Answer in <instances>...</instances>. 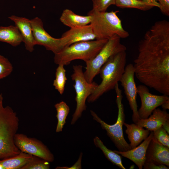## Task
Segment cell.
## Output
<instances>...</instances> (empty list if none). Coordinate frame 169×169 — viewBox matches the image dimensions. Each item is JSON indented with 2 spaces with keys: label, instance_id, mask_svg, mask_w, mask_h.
Masks as SVG:
<instances>
[{
  "label": "cell",
  "instance_id": "cell-26",
  "mask_svg": "<svg viewBox=\"0 0 169 169\" xmlns=\"http://www.w3.org/2000/svg\"><path fill=\"white\" fill-rule=\"evenodd\" d=\"M49 162L39 157L33 156L32 159L21 169H49Z\"/></svg>",
  "mask_w": 169,
  "mask_h": 169
},
{
  "label": "cell",
  "instance_id": "cell-1",
  "mask_svg": "<svg viewBox=\"0 0 169 169\" xmlns=\"http://www.w3.org/2000/svg\"><path fill=\"white\" fill-rule=\"evenodd\" d=\"M135 75L143 84L169 95V23L156 22L139 43Z\"/></svg>",
  "mask_w": 169,
  "mask_h": 169
},
{
  "label": "cell",
  "instance_id": "cell-31",
  "mask_svg": "<svg viewBox=\"0 0 169 169\" xmlns=\"http://www.w3.org/2000/svg\"><path fill=\"white\" fill-rule=\"evenodd\" d=\"M159 3L161 12L165 15L169 16V0H157Z\"/></svg>",
  "mask_w": 169,
  "mask_h": 169
},
{
  "label": "cell",
  "instance_id": "cell-20",
  "mask_svg": "<svg viewBox=\"0 0 169 169\" xmlns=\"http://www.w3.org/2000/svg\"><path fill=\"white\" fill-rule=\"evenodd\" d=\"M0 42L7 43L13 47H17L23 42V39L16 26H0Z\"/></svg>",
  "mask_w": 169,
  "mask_h": 169
},
{
  "label": "cell",
  "instance_id": "cell-19",
  "mask_svg": "<svg viewBox=\"0 0 169 169\" xmlns=\"http://www.w3.org/2000/svg\"><path fill=\"white\" fill-rule=\"evenodd\" d=\"M124 125L126 128L125 133L130 142V145L131 149L138 145L150 133V131L145 129L136 123L129 124L124 122Z\"/></svg>",
  "mask_w": 169,
  "mask_h": 169
},
{
  "label": "cell",
  "instance_id": "cell-16",
  "mask_svg": "<svg viewBox=\"0 0 169 169\" xmlns=\"http://www.w3.org/2000/svg\"><path fill=\"white\" fill-rule=\"evenodd\" d=\"M146 160H152L169 166V148L159 142L153 136L147 148Z\"/></svg>",
  "mask_w": 169,
  "mask_h": 169
},
{
  "label": "cell",
  "instance_id": "cell-25",
  "mask_svg": "<svg viewBox=\"0 0 169 169\" xmlns=\"http://www.w3.org/2000/svg\"><path fill=\"white\" fill-rule=\"evenodd\" d=\"M64 65L60 64L56 69L55 78L54 80L53 85L60 95H62L65 89V86L67 80L66 70Z\"/></svg>",
  "mask_w": 169,
  "mask_h": 169
},
{
  "label": "cell",
  "instance_id": "cell-12",
  "mask_svg": "<svg viewBox=\"0 0 169 169\" xmlns=\"http://www.w3.org/2000/svg\"><path fill=\"white\" fill-rule=\"evenodd\" d=\"M137 89L141 101V106L138 110L140 119L147 118L155 109L169 100V96L151 94L147 87L144 84L138 86Z\"/></svg>",
  "mask_w": 169,
  "mask_h": 169
},
{
  "label": "cell",
  "instance_id": "cell-14",
  "mask_svg": "<svg viewBox=\"0 0 169 169\" xmlns=\"http://www.w3.org/2000/svg\"><path fill=\"white\" fill-rule=\"evenodd\" d=\"M153 136V132L151 131L148 136L138 146L126 151H113L120 155L129 159L134 163L139 169H142L146 160L147 148Z\"/></svg>",
  "mask_w": 169,
  "mask_h": 169
},
{
  "label": "cell",
  "instance_id": "cell-7",
  "mask_svg": "<svg viewBox=\"0 0 169 169\" xmlns=\"http://www.w3.org/2000/svg\"><path fill=\"white\" fill-rule=\"evenodd\" d=\"M73 69V73L71 78L74 82L73 86L76 94L75 100L76 106L72 115L71 122L72 125L75 123L81 117L83 112L86 110L87 107L86 101L94 92L98 85L95 82L89 83L86 80L82 65H74Z\"/></svg>",
  "mask_w": 169,
  "mask_h": 169
},
{
  "label": "cell",
  "instance_id": "cell-22",
  "mask_svg": "<svg viewBox=\"0 0 169 169\" xmlns=\"http://www.w3.org/2000/svg\"><path fill=\"white\" fill-rule=\"evenodd\" d=\"M93 142L95 146L102 151L108 160L120 168L126 169L122 164L120 155L108 149L99 137L95 136L93 139Z\"/></svg>",
  "mask_w": 169,
  "mask_h": 169
},
{
  "label": "cell",
  "instance_id": "cell-11",
  "mask_svg": "<svg viewBox=\"0 0 169 169\" xmlns=\"http://www.w3.org/2000/svg\"><path fill=\"white\" fill-rule=\"evenodd\" d=\"M134 76L133 65L129 64L125 66L124 72L120 82L132 111V121L135 123H136L140 119L136 102L137 89Z\"/></svg>",
  "mask_w": 169,
  "mask_h": 169
},
{
  "label": "cell",
  "instance_id": "cell-28",
  "mask_svg": "<svg viewBox=\"0 0 169 169\" xmlns=\"http://www.w3.org/2000/svg\"><path fill=\"white\" fill-rule=\"evenodd\" d=\"M93 9L100 12L106 11L111 5H115L116 0H92Z\"/></svg>",
  "mask_w": 169,
  "mask_h": 169
},
{
  "label": "cell",
  "instance_id": "cell-13",
  "mask_svg": "<svg viewBox=\"0 0 169 169\" xmlns=\"http://www.w3.org/2000/svg\"><path fill=\"white\" fill-rule=\"evenodd\" d=\"M8 18L13 21L17 27L23 38L25 49L32 52L36 45L30 20L24 17L12 15Z\"/></svg>",
  "mask_w": 169,
  "mask_h": 169
},
{
  "label": "cell",
  "instance_id": "cell-32",
  "mask_svg": "<svg viewBox=\"0 0 169 169\" xmlns=\"http://www.w3.org/2000/svg\"><path fill=\"white\" fill-rule=\"evenodd\" d=\"M83 153H80L79 158L77 161L72 166H57L56 167V169H80L82 168L81 161Z\"/></svg>",
  "mask_w": 169,
  "mask_h": 169
},
{
  "label": "cell",
  "instance_id": "cell-6",
  "mask_svg": "<svg viewBox=\"0 0 169 169\" xmlns=\"http://www.w3.org/2000/svg\"><path fill=\"white\" fill-rule=\"evenodd\" d=\"M114 89L116 95V103L118 108V117L115 123L112 125H109L101 120L93 111L90 110V112L93 119L100 124L103 129L106 131L107 135L119 151H126L131 148L124 136L123 126L125 122V115L122 103V90L119 88L118 84H116Z\"/></svg>",
  "mask_w": 169,
  "mask_h": 169
},
{
  "label": "cell",
  "instance_id": "cell-23",
  "mask_svg": "<svg viewBox=\"0 0 169 169\" xmlns=\"http://www.w3.org/2000/svg\"><path fill=\"white\" fill-rule=\"evenodd\" d=\"M57 111L56 117L58 123L56 129L57 133L61 132L66 123V120L69 112V106L64 101L57 103L54 105Z\"/></svg>",
  "mask_w": 169,
  "mask_h": 169
},
{
  "label": "cell",
  "instance_id": "cell-29",
  "mask_svg": "<svg viewBox=\"0 0 169 169\" xmlns=\"http://www.w3.org/2000/svg\"><path fill=\"white\" fill-rule=\"evenodd\" d=\"M153 132V136L160 143L169 148V134L162 127Z\"/></svg>",
  "mask_w": 169,
  "mask_h": 169
},
{
  "label": "cell",
  "instance_id": "cell-34",
  "mask_svg": "<svg viewBox=\"0 0 169 169\" xmlns=\"http://www.w3.org/2000/svg\"><path fill=\"white\" fill-rule=\"evenodd\" d=\"M162 127L169 134V119L163 124Z\"/></svg>",
  "mask_w": 169,
  "mask_h": 169
},
{
  "label": "cell",
  "instance_id": "cell-18",
  "mask_svg": "<svg viewBox=\"0 0 169 169\" xmlns=\"http://www.w3.org/2000/svg\"><path fill=\"white\" fill-rule=\"evenodd\" d=\"M60 20L64 25L70 28L84 26L90 24L91 17L90 15L84 16L79 15L68 9L63 10Z\"/></svg>",
  "mask_w": 169,
  "mask_h": 169
},
{
  "label": "cell",
  "instance_id": "cell-30",
  "mask_svg": "<svg viewBox=\"0 0 169 169\" xmlns=\"http://www.w3.org/2000/svg\"><path fill=\"white\" fill-rule=\"evenodd\" d=\"M144 169H168L166 165L152 160H146L143 166Z\"/></svg>",
  "mask_w": 169,
  "mask_h": 169
},
{
  "label": "cell",
  "instance_id": "cell-3",
  "mask_svg": "<svg viewBox=\"0 0 169 169\" xmlns=\"http://www.w3.org/2000/svg\"><path fill=\"white\" fill-rule=\"evenodd\" d=\"M126 62V51L115 54L109 58L100 70L99 74L102 81L88 97L89 103L95 101L105 93L115 89L124 72Z\"/></svg>",
  "mask_w": 169,
  "mask_h": 169
},
{
  "label": "cell",
  "instance_id": "cell-10",
  "mask_svg": "<svg viewBox=\"0 0 169 169\" xmlns=\"http://www.w3.org/2000/svg\"><path fill=\"white\" fill-rule=\"evenodd\" d=\"M30 21L36 45L43 46L54 54L66 46L64 38L62 37L55 38L50 36L44 29L40 18L36 17L31 19Z\"/></svg>",
  "mask_w": 169,
  "mask_h": 169
},
{
  "label": "cell",
  "instance_id": "cell-8",
  "mask_svg": "<svg viewBox=\"0 0 169 169\" xmlns=\"http://www.w3.org/2000/svg\"><path fill=\"white\" fill-rule=\"evenodd\" d=\"M121 38L116 35L109 39L101 50L91 60L86 62L84 77L89 83H92L98 74L102 66L111 56L126 51V47L120 42Z\"/></svg>",
  "mask_w": 169,
  "mask_h": 169
},
{
  "label": "cell",
  "instance_id": "cell-4",
  "mask_svg": "<svg viewBox=\"0 0 169 169\" xmlns=\"http://www.w3.org/2000/svg\"><path fill=\"white\" fill-rule=\"evenodd\" d=\"M119 12H100L93 9L89 12L88 15L91 17L90 24L96 36V39L108 40L116 35L125 38L129 36L117 14Z\"/></svg>",
  "mask_w": 169,
  "mask_h": 169
},
{
  "label": "cell",
  "instance_id": "cell-37",
  "mask_svg": "<svg viewBox=\"0 0 169 169\" xmlns=\"http://www.w3.org/2000/svg\"></svg>",
  "mask_w": 169,
  "mask_h": 169
},
{
  "label": "cell",
  "instance_id": "cell-36",
  "mask_svg": "<svg viewBox=\"0 0 169 169\" xmlns=\"http://www.w3.org/2000/svg\"><path fill=\"white\" fill-rule=\"evenodd\" d=\"M134 167V165H132L131 166H130V169H133Z\"/></svg>",
  "mask_w": 169,
  "mask_h": 169
},
{
  "label": "cell",
  "instance_id": "cell-24",
  "mask_svg": "<svg viewBox=\"0 0 169 169\" xmlns=\"http://www.w3.org/2000/svg\"><path fill=\"white\" fill-rule=\"evenodd\" d=\"M115 5L121 8H134L144 11L155 7L153 4L140 0H116Z\"/></svg>",
  "mask_w": 169,
  "mask_h": 169
},
{
  "label": "cell",
  "instance_id": "cell-9",
  "mask_svg": "<svg viewBox=\"0 0 169 169\" xmlns=\"http://www.w3.org/2000/svg\"><path fill=\"white\" fill-rule=\"evenodd\" d=\"M14 141L21 151L39 157L49 162L54 160V156L48 147L36 139L28 137L23 134L17 133Z\"/></svg>",
  "mask_w": 169,
  "mask_h": 169
},
{
  "label": "cell",
  "instance_id": "cell-21",
  "mask_svg": "<svg viewBox=\"0 0 169 169\" xmlns=\"http://www.w3.org/2000/svg\"><path fill=\"white\" fill-rule=\"evenodd\" d=\"M33 156L22 151L18 155L0 160V169H21Z\"/></svg>",
  "mask_w": 169,
  "mask_h": 169
},
{
  "label": "cell",
  "instance_id": "cell-15",
  "mask_svg": "<svg viewBox=\"0 0 169 169\" xmlns=\"http://www.w3.org/2000/svg\"><path fill=\"white\" fill-rule=\"evenodd\" d=\"M65 38L66 47L78 42L93 40L96 39L91 25L70 28L62 35Z\"/></svg>",
  "mask_w": 169,
  "mask_h": 169
},
{
  "label": "cell",
  "instance_id": "cell-17",
  "mask_svg": "<svg viewBox=\"0 0 169 169\" xmlns=\"http://www.w3.org/2000/svg\"><path fill=\"white\" fill-rule=\"evenodd\" d=\"M152 113L147 118L140 119L136 124L150 131H154L162 127L163 124L169 119V114L166 110L156 108Z\"/></svg>",
  "mask_w": 169,
  "mask_h": 169
},
{
  "label": "cell",
  "instance_id": "cell-5",
  "mask_svg": "<svg viewBox=\"0 0 169 169\" xmlns=\"http://www.w3.org/2000/svg\"><path fill=\"white\" fill-rule=\"evenodd\" d=\"M108 40L95 39L72 44L54 54V62L65 66L76 59L82 60L85 63L89 61L98 54Z\"/></svg>",
  "mask_w": 169,
  "mask_h": 169
},
{
  "label": "cell",
  "instance_id": "cell-35",
  "mask_svg": "<svg viewBox=\"0 0 169 169\" xmlns=\"http://www.w3.org/2000/svg\"><path fill=\"white\" fill-rule=\"evenodd\" d=\"M163 110H166L169 109V100L164 103L161 105Z\"/></svg>",
  "mask_w": 169,
  "mask_h": 169
},
{
  "label": "cell",
  "instance_id": "cell-33",
  "mask_svg": "<svg viewBox=\"0 0 169 169\" xmlns=\"http://www.w3.org/2000/svg\"><path fill=\"white\" fill-rule=\"evenodd\" d=\"M141 1L147 3L153 4L155 7H157L159 8L160 6L159 3L157 0H141Z\"/></svg>",
  "mask_w": 169,
  "mask_h": 169
},
{
  "label": "cell",
  "instance_id": "cell-27",
  "mask_svg": "<svg viewBox=\"0 0 169 169\" xmlns=\"http://www.w3.org/2000/svg\"><path fill=\"white\" fill-rule=\"evenodd\" d=\"M13 70V66L8 59L0 54V79L9 75Z\"/></svg>",
  "mask_w": 169,
  "mask_h": 169
},
{
  "label": "cell",
  "instance_id": "cell-2",
  "mask_svg": "<svg viewBox=\"0 0 169 169\" xmlns=\"http://www.w3.org/2000/svg\"><path fill=\"white\" fill-rule=\"evenodd\" d=\"M19 125L16 113L10 106H4L3 97L0 92V160L21 152L14 141Z\"/></svg>",
  "mask_w": 169,
  "mask_h": 169
}]
</instances>
